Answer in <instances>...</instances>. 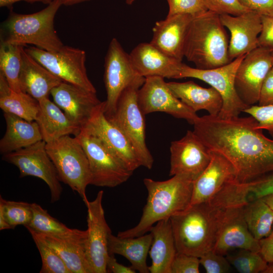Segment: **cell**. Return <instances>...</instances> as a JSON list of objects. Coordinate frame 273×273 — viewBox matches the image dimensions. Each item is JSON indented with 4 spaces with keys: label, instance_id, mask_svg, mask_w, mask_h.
Masks as SVG:
<instances>
[{
    "label": "cell",
    "instance_id": "obj_1",
    "mask_svg": "<svg viewBox=\"0 0 273 273\" xmlns=\"http://www.w3.org/2000/svg\"><path fill=\"white\" fill-rule=\"evenodd\" d=\"M252 116L223 119L198 117L194 132L211 151L232 164L239 183H248L273 173V140L266 137Z\"/></svg>",
    "mask_w": 273,
    "mask_h": 273
},
{
    "label": "cell",
    "instance_id": "obj_2",
    "mask_svg": "<svg viewBox=\"0 0 273 273\" xmlns=\"http://www.w3.org/2000/svg\"><path fill=\"white\" fill-rule=\"evenodd\" d=\"M228 209L209 201L191 205L171 216L177 251L200 258L213 250Z\"/></svg>",
    "mask_w": 273,
    "mask_h": 273
},
{
    "label": "cell",
    "instance_id": "obj_3",
    "mask_svg": "<svg viewBox=\"0 0 273 273\" xmlns=\"http://www.w3.org/2000/svg\"><path fill=\"white\" fill-rule=\"evenodd\" d=\"M144 184L148 197L140 220L133 228L119 232L118 237L132 238L145 235L155 223L170 218L190 205L193 181L185 176L176 175L164 181L145 178Z\"/></svg>",
    "mask_w": 273,
    "mask_h": 273
},
{
    "label": "cell",
    "instance_id": "obj_4",
    "mask_svg": "<svg viewBox=\"0 0 273 273\" xmlns=\"http://www.w3.org/2000/svg\"><path fill=\"white\" fill-rule=\"evenodd\" d=\"M229 46L219 15L208 10L192 20L186 38L184 57L197 68H215L231 62Z\"/></svg>",
    "mask_w": 273,
    "mask_h": 273
},
{
    "label": "cell",
    "instance_id": "obj_5",
    "mask_svg": "<svg viewBox=\"0 0 273 273\" xmlns=\"http://www.w3.org/2000/svg\"><path fill=\"white\" fill-rule=\"evenodd\" d=\"M62 5L59 0H53L41 10L29 14L11 11L6 21L5 42L25 47L28 44L49 52L59 51L64 44L54 26L55 17Z\"/></svg>",
    "mask_w": 273,
    "mask_h": 273
},
{
    "label": "cell",
    "instance_id": "obj_6",
    "mask_svg": "<svg viewBox=\"0 0 273 273\" xmlns=\"http://www.w3.org/2000/svg\"><path fill=\"white\" fill-rule=\"evenodd\" d=\"M145 80L140 76L122 93L114 113L106 117L118 127L130 142L141 166L151 169L154 159L145 140V114L138 101V94Z\"/></svg>",
    "mask_w": 273,
    "mask_h": 273
},
{
    "label": "cell",
    "instance_id": "obj_7",
    "mask_svg": "<svg viewBox=\"0 0 273 273\" xmlns=\"http://www.w3.org/2000/svg\"><path fill=\"white\" fill-rule=\"evenodd\" d=\"M46 148L60 181L76 192L85 204L91 176L87 157L77 138L64 135L46 143Z\"/></svg>",
    "mask_w": 273,
    "mask_h": 273
},
{
    "label": "cell",
    "instance_id": "obj_8",
    "mask_svg": "<svg viewBox=\"0 0 273 273\" xmlns=\"http://www.w3.org/2000/svg\"><path fill=\"white\" fill-rule=\"evenodd\" d=\"M246 54L222 66L210 69L193 68L183 63L178 79L194 78L208 83L219 93L222 99V106L218 116L223 119L238 117L249 107L240 98L235 84L237 70Z\"/></svg>",
    "mask_w": 273,
    "mask_h": 273
},
{
    "label": "cell",
    "instance_id": "obj_9",
    "mask_svg": "<svg viewBox=\"0 0 273 273\" xmlns=\"http://www.w3.org/2000/svg\"><path fill=\"white\" fill-rule=\"evenodd\" d=\"M76 136L88 160L90 185L113 188L126 181L133 171L98 138L81 130Z\"/></svg>",
    "mask_w": 273,
    "mask_h": 273
},
{
    "label": "cell",
    "instance_id": "obj_10",
    "mask_svg": "<svg viewBox=\"0 0 273 273\" xmlns=\"http://www.w3.org/2000/svg\"><path fill=\"white\" fill-rule=\"evenodd\" d=\"M24 49L27 53L63 81L96 93V89L87 76L84 51L65 45L56 52L47 51L34 46H27Z\"/></svg>",
    "mask_w": 273,
    "mask_h": 273
},
{
    "label": "cell",
    "instance_id": "obj_11",
    "mask_svg": "<svg viewBox=\"0 0 273 273\" xmlns=\"http://www.w3.org/2000/svg\"><path fill=\"white\" fill-rule=\"evenodd\" d=\"M41 140L30 146L3 155V160L16 166L20 177L32 176L43 180L49 188L51 202L58 201L62 192L56 169Z\"/></svg>",
    "mask_w": 273,
    "mask_h": 273
},
{
    "label": "cell",
    "instance_id": "obj_12",
    "mask_svg": "<svg viewBox=\"0 0 273 273\" xmlns=\"http://www.w3.org/2000/svg\"><path fill=\"white\" fill-rule=\"evenodd\" d=\"M129 54H127L116 38L110 41L105 58L104 81L107 99L104 101L106 117L114 112L123 91L138 77Z\"/></svg>",
    "mask_w": 273,
    "mask_h": 273
},
{
    "label": "cell",
    "instance_id": "obj_13",
    "mask_svg": "<svg viewBox=\"0 0 273 273\" xmlns=\"http://www.w3.org/2000/svg\"><path fill=\"white\" fill-rule=\"evenodd\" d=\"M138 101L145 115L155 112H164L175 118L184 119L193 125L199 117L174 95L164 78L161 76L145 77L139 91Z\"/></svg>",
    "mask_w": 273,
    "mask_h": 273
},
{
    "label": "cell",
    "instance_id": "obj_14",
    "mask_svg": "<svg viewBox=\"0 0 273 273\" xmlns=\"http://www.w3.org/2000/svg\"><path fill=\"white\" fill-rule=\"evenodd\" d=\"M273 56L267 49L258 47L247 53L236 72L235 87L248 106L258 103L263 81L271 69Z\"/></svg>",
    "mask_w": 273,
    "mask_h": 273
},
{
    "label": "cell",
    "instance_id": "obj_15",
    "mask_svg": "<svg viewBox=\"0 0 273 273\" xmlns=\"http://www.w3.org/2000/svg\"><path fill=\"white\" fill-rule=\"evenodd\" d=\"M103 194V191H99L94 200L85 204L87 224L86 253L93 273L107 272L108 241L111 230L105 219L102 205Z\"/></svg>",
    "mask_w": 273,
    "mask_h": 273
},
{
    "label": "cell",
    "instance_id": "obj_16",
    "mask_svg": "<svg viewBox=\"0 0 273 273\" xmlns=\"http://www.w3.org/2000/svg\"><path fill=\"white\" fill-rule=\"evenodd\" d=\"M169 176H185L193 181L206 169L211 151L193 131H187L181 139L171 142Z\"/></svg>",
    "mask_w": 273,
    "mask_h": 273
},
{
    "label": "cell",
    "instance_id": "obj_17",
    "mask_svg": "<svg viewBox=\"0 0 273 273\" xmlns=\"http://www.w3.org/2000/svg\"><path fill=\"white\" fill-rule=\"evenodd\" d=\"M51 95L53 102L81 129L103 102L96 93L65 81L54 88Z\"/></svg>",
    "mask_w": 273,
    "mask_h": 273
},
{
    "label": "cell",
    "instance_id": "obj_18",
    "mask_svg": "<svg viewBox=\"0 0 273 273\" xmlns=\"http://www.w3.org/2000/svg\"><path fill=\"white\" fill-rule=\"evenodd\" d=\"M222 24L230 32L229 56L231 61L259 47L261 16L249 10L239 15H219Z\"/></svg>",
    "mask_w": 273,
    "mask_h": 273
},
{
    "label": "cell",
    "instance_id": "obj_19",
    "mask_svg": "<svg viewBox=\"0 0 273 273\" xmlns=\"http://www.w3.org/2000/svg\"><path fill=\"white\" fill-rule=\"evenodd\" d=\"M104 101L81 129L100 139L131 171L141 166L134 151L126 135L112 123L104 114Z\"/></svg>",
    "mask_w": 273,
    "mask_h": 273
},
{
    "label": "cell",
    "instance_id": "obj_20",
    "mask_svg": "<svg viewBox=\"0 0 273 273\" xmlns=\"http://www.w3.org/2000/svg\"><path fill=\"white\" fill-rule=\"evenodd\" d=\"M211 151V160L204 171L193 181L191 205L210 201L230 183L237 180L231 163L222 155Z\"/></svg>",
    "mask_w": 273,
    "mask_h": 273
},
{
    "label": "cell",
    "instance_id": "obj_21",
    "mask_svg": "<svg viewBox=\"0 0 273 273\" xmlns=\"http://www.w3.org/2000/svg\"><path fill=\"white\" fill-rule=\"evenodd\" d=\"M243 206L229 208L213 249L216 253L226 256L234 249L260 253L259 241L254 237L248 228L243 215Z\"/></svg>",
    "mask_w": 273,
    "mask_h": 273
},
{
    "label": "cell",
    "instance_id": "obj_22",
    "mask_svg": "<svg viewBox=\"0 0 273 273\" xmlns=\"http://www.w3.org/2000/svg\"><path fill=\"white\" fill-rule=\"evenodd\" d=\"M194 17L189 14H177L156 22L150 42L168 56L182 61L187 34Z\"/></svg>",
    "mask_w": 273,
    "mask_h": 273
},
{
    "label": "cell",
    "instance_id": "obj_23",
    "mask_svg": "<svg viewBox=\"0 0 273 273\" xmlns=\"http://www.w3.org/2000/svg\"><path fill=\"white\" fill-rule=\"evenodd\" d=\"M38 234L60 255L71 273H93L86 253V230L72 229L59 235Z\"/></svg>",
    "mask_w": 273,
    "mask_h": 273
},
{
    "label": "cell",
    "instance_id": "obj_24",
    "mask_svg": "<svg viewBox=\"0 0 273 273\" xmlns=\"http://www.w3.org/2000/svg\"><path fill=\"white\" fill-rule=\"evenodd\" d=\"M132 64L138 73L144 77L158 76L178 79L181 61L165 55L150 42H142L129 54Z\"/></svg>",
    "mask_w": 273,
    "mask_h": 273
},
{
    "label": "cell",
    "instance_id": "obj_25",
    "mask_svg": "<svg viewBox=\"0 0 273 273\" xmlns=\"http://www.w3.org/2000/svg\"><path fill=\"white\" fill-rule=\"evenodd\" d=\"M22 67L19 76L21 91L39 101L49 98L52 90L63 81L54 75L22 49Z\"/></svg>",
    "mask_w": 273,
    "mask_h": 273
},
{
    "label": "cell",
    "instance_id": "obj_26",
    "mask_svg": "<svg viewBox=\"0 0 273 273\" xmlns=\"http://www.w3.org/2000/svg\"><path fill=\"white\" fill-rule=\"evenodd\" d=\"M167 83L174 95L195 112L205 110L210 115L218 116L223 101L213 87H203L192 81Z\"/></svg>",
    "mask_w": 273,
    "mask_h": 273
},
{
    "label": "cell",
    "instance_id": "obj_27",
    "mask_svg": "<svg viewBox=\"0 0 273 273\" xmlns=\"http://www.w3.org/2000/svg\"><path fill=\"white\" fill-rule=\"evenodd\" d=\"M152 242L149 252L151 273H171V265L177 252L170 218L159 221L150 229Z\"/></svg>",
    "mask_w": 273,
    "mask_h": 273
},
{
    "label": "cell",
    "instance_id": "obj_28",
    "mask_svg": "<svg viewBox=\"0 0 273 273\" xmlns=\"http://www.w3.org/2000/svg\"><path fill=\"white\" fill-rule=\"evenodd\" d=\"M38 102L39 109L35 121L43 141L48 143L64 135L79 134L81 128L54 102L49 98Z\"/></svg>",
    "mask_w": 273,
    "mask_h": 273
},
{
    "label": "cell",
    "instance_id": "obj_29",
    "mask_svg": "<svg viewBox=\"0 0 273 273\" xmlns=\"http://www.w3.org/2000/svg\"><path fill=\"white\" fill-rule=\"evenodd\" d=\"M6 130L0 141V152L4 155L43 140L35 121H28L14 114L4 113Z\"/></svg>",
    "mask_w": 273,
    "mask_h": 273
},
{
    "label": "cell",
    "instance_id": "obj_30",
    "mask_svg": "<svg viewBox=\"0 0 273 273\" xmlns=\"http://www.w3.org/2000/svg\"><path fill=\"white\" fill-rule=\"evenodd\" d=\"M152 242L150 233L139 237L122 238L110 233L108 248L110 255L118 254L126 258L131 267L141 273H148L147 257Z\"/></svg>",
    "mask_w": 273,
    "mask_h": 273
},
{
    "label": "cell",
    "instance_id": "obj_31",
    "mask_svg": "<svg viewBox=\"0 0 273 273\" xmlns=\"http://www.w3.org/2000/svg\"><path fill=\"white\" fill-rule=\"evenodd\" d=\"M0 108L6 113L19 116L27 121H35L39 109V102L29 95L18 93L10 88L0 72Z\"/></svg>",
    "mask_w": 273,
    "mask_h": 273
},
{
    "label": "cell",
    "instance_id": "obj_32",
    "mask_svg": "<svg viewBox=\"0 0 273 273\" xmlns=\"http://www.w3.org/2000/svg\"><path fill=\"white\" fill-rule=\"evenodd\" d=\"M243 213L248 228L256 239L259 241L270 233L273 227V210L262 198L245 204Z\"/></svg>",
    "mask_w": 273,
    "mask_h": 273
},
{
    "label": "cell",
    "instance_id": "obj_33",
    "mask_svg": "<svg viewBox=\"0 0 273 273\" xmlns=\"http://www.w3.org/2000/svg\"><path fill=\"white\" fill-rule=\"evenodd\" d=\"M22 47L2 40L0 45V72L6 77L11 89L18 93L22 92L19 83Z\"/></svg>",
    "mask_w": 273,
    "mask_h": 273
},
{
    "label": "cell",
    "instance_id": "obj_34",
    "mask_svg": "<svg viewBox=\"0 0 273 273\" xmlns=\"http://www.w3.org/2000/svg\"><path fill=\"white\" fill-rule=\"evenodd\" d=\"M32 217L31 203L6 200L0 197V230L28 225Z\"/></svg>",
    "mask_w": 273,
    "mask_h": 273
},
{
    "label": "cell",
    "instance_id": "obj_35",
    "mask_svg": "<svg viewBox=\"0 0 273 273\" xmlns=\"http://www.w3.org/2000/svg\"><path fill=\"white\" fill-rule=\"evenodd\" d=\"M32 217L29 224L25 226L38 234L59 235L70 232L72 229L52 217L39 205L31 203Z\"/></svg>",
    "mask_w": 273,
    "mask_h": 273
},
{
    "label": "cell",
    "instance_id": "obj_36",
    "mask_svg": "<svg viewBox=\"0 0 273 273\" xmlns=\"http://www.w3.org/2000/svg\"><path fill=\"white\" fill-rule=\"evenodd\" d=\"M40 253L42 266L40 273H71L56 251L35 232L27 230Z\"/></svg>",
    "mask_w": 273,
    "mask_h": 273
},
{
    "label": "cell",
    "instance_id": "obj_37",
    "mask_svg": "<svg viewBox=\"0 0 273 273\" xmlns=\"http://www.w3.org/2000/svg\"><path fill=\"white\" fill-rule=\"evenodd\" d=\"M226 257L240 273L263 272L268 264L259 252L247 249H239L233 254L229 253Z\"/></svg>",
    "mask_w": 273,
    "mask_h": 273
},
{
    "label": "cell",
    "instance_id": "obj_38",
    "mask_svg": "<svg viewBox=\"0 0 273 273\" xmlns=\"http://www.w3.org/2000/svg\"><path fill=\"white\" fill-rule=\"evenodd\" d=\"M239 194L246 202L273 194V173L238 185Z\"/></svg>",
    "mask_w": 273,
    "mask_h": 273
},
{
    "label": "cell",
    "instance_id": "obj_39",
    "mask_svg": "<svg viewBox=\"0 0 273 273\" xmlns=\"http://www.w3.org/2000/svg\"><path fill=\"white\" fill-rule=\"evenodd\" d=\"M169 10L167 17L177 14L197 16L208 11L203 0H166Z\"/></svg>",
    "mask_w": 273,
    "mask_h": 273
},
{
    "label": "cell",
    "instance_id": "obj_40",
    "mask_svg": "<svg viewBox=\"0 0 273 273\" xmlns=\"http://www.w3.org/2000/svg\"><path fill=\"white\" fill-rule=\"evenodd\" d=\"M243 112L253 117L257 121L258 128L267 130L273 140V105H252Z\"/></svg>",
    "mask_w": 273,
    "mask_h": 273
},
{
    "label": "cell",
    "instance_id": "obj_41",
    "mask_svg": "<svg viewBox=\"0 0 273 273\" xmlns=\"http://www.w3.org/2000/svg\"><path fill=\"white\" fill-rule=\"evenodd\" d=\"M209 11L218 15H239L249 11L238 0H203Z\"/></svg>",
    "mask_w": 273,
    "mask_h": 273
},
{
    "label": "cell",
    "instance_id": "obj_42",
    "mask_svg": "<svg viewBox=\"0 0 273 273\" xmlns=\"http://www.w3.org/2000/svg\"><path fill=\"white\" fill-rule=\"evenodd\" d=\"M199 258L200 264L207 273H225L230 270L231 264L226 256L216 253L213 250Z\"/></svg>",
    "mask_w": 273,
    "mask_h": 273
},
{
    "label": "cell",
    "instance_id": "obj_43",
    "mask_svg": "<svg viewBox=\"0 0 273 273\" xmlns=\"http://www.w3.org/2000/svg\"><path fill=\"white\" fill-rule=\"evenodd\" d=\"M200 258L177 251L171 265V273L199 272Z\"/></svg>",
    "mask_w": 273,
    "mask_h": 273
},
{
    "label": "cell",
    "instance_id": "obj_44",
    "mask_svg": "<svg viewBox=\"0 0 273 273\" xmlns=\"http://www.w3.org/2000/svg\"><path fill=\"white\" fill-rule=\"evenodd\" d=\"M262 30L258 37L259 46L268 49L273 56V16H261Z\"/></svg>",
    "mask_w": 273,
    "mask_h": 273
},
{
    "label": "cell",
    "instance_id": "obj_45",
    "mask_svg": "<svg viewBox=\"0 0 273 273\" xmlns=\"http://www.w3.org/2000/svg\"><path fill=\"white\" fill-rule=\"evenodd\" d=\"M248 10L261 16H273V0H238Z\"/></svg>",
    "mask_w": 273,
    "mask_h": 273
},
{
    "label": "cell",
    "instance_id": "obj_46",
    "mask_svg": "<svg viewBox=\"0 0 273 273\" xmlns=\"http://www.w3.org/2000/svg\"><path fill=\"white\" fill-rule=\"evenodd\" d=\"M258 105H273V71L271 69L262 84Z\"/></svg>",
    "mask_w": 273,
    "mask_h": 273
},
{
    "label": "cell",
    "instance_id": "obj_47",
    "mask_svg": "<svg viewBox=\"0 0 273 273\" xmlns=\"http://www.w3.org/2000/svg\"><path fill=\"white\" fill-rule=\"evenodd\" d=\"M260 253L268 263L273 262V227L270 233L259 240Z\"/></svg>",
    "mask_w": 273,
    "mask_h": 273
},
{
    "label": "cell",
    "instance_id": "obj_48",
    "mask_svg": "<svg viewBox=\"0 0 273 273\" xmlns=\"http://www.w3.org/2000/svg\"><path fill=\"white\" fill-rule=\"evenodd\" d=\"M106 268L107 272L135 273L136 272L131 266H126L118 263L114 255L110 254L107 259Z\"/></svg>",
    "mask_w": 273,
    "mask_h": 273
},
{
    "label": "cell",
    "instance_id": "obj_49",
    "mask_svg": "<svg viewBox=\"0 0 273 273\" xmlns=\"http://www.w3.org/2000/svg\"><path fill=\"white\" fill-rule=\"evenodd\" d=\"M53 0H0V6L10 7L13 4L20 1H25L28 3L41 2L44 4H49Z\"/></svg>",
    "mask_w": 273,
    "mask_h": 273
},
{
    "label": "cell",
    "instance_id": "obj_50",
    "mask_svg": "<svg viewBox=\"0 0 273 273\" xmlns=\"http://www.w3.org/2000/svg\"><path fill=\"white\" fill-rule=\"evenodd\" d=\"M62 5L69 6L92 0H59Z\"/></svg>",
    "mask_w": 273,
    "mask_h": 273
},
{
    "label": "cell",
    "instance_id": "obj_51",
    "mask_svg": "<svg viewBox=\"0 0 273 273\" xmlns=\"http://www.w3.org/2000/svg\"><path fill=\"white\" fill-rule=\"evenodd\" d=\"M262 199L273 210V194L265 196Z\"/></svg>",
    "mask_w": 273,
    "mask_h": 273
},
{
    "label": "cell",
    "instance_id": "obj_52",
    "mask_svg": "<svg viewBox=\"0 0 273 273\" xmlns=\"http://www.w3.org/2000/svg\"><path fill=\"white\" fill-rule=\"evenodd\" d=\"M263 273H273V262L268 263L267 267Z\"/></svg>",
    "mask_w": 273,
    "mask_h": 273
},
{
    "label": "cell",
    "instance_id": "obj_53",
    "mask_svg": "<svg viewBox=\"0 0 273 273\" xmlns=\"http://www.w3.org/2000/svg\"><path fill=\"white\" fill-rule=\"evenodd\" d=\"M135 0H125L126 3L128 5H132Z\"/></svg>",
    "mask_w": 273,
    "mask_h": 273
},
{
    "label": "cell",
    "instance_id": "obj_54",
    "mask_svg": "<svg viewBox=\"0 0 273 273\" xmlns=\"http://www.w3.org/2000/svg\"><path fill=\"white\" fill-rule=\"evenodd\" d=\"M271 70L273 71V61H272V68H271Z\"/></svg>",
    "mask_w": 273,
    "mask_h": 273
},
{
    "label": "cell",
    "instance_id": "obj_55",
    "mask_svg": "<svg viewBox=\"0 0 273 273\" xmlns=\"http://www.w3.org/2000/svg\"><path fill=\"white\" fill-rule=\"evenodd\" d=\"M238 183H239V182H238ZM237 193H238V192H237ZM239 197H240V196H239ZM240 198H241V197H240ZM241 199H242V198H241Z\"/></svg>",
    "mask_w": 273,
    "mask_h": 273
}]
</instances>
